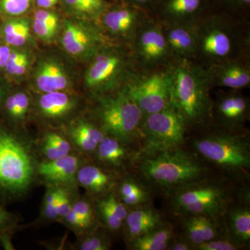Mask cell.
I'll use <instances>...</instances> for the list:
<instances>
[{
    "mask_svg": "<svg viewBox=\"0 0 250 250\" xmlns=\"http://www.w3.org/2000/svg\"><path fill=\"white\" fill-rule=\"evenodd\" d=\"M139 172L149 185L172 192L176 189L207 177V166L196 156L181 147L143 153Z\"/></svg>",
    "mask_w": 250,
    "mask_h": 250,
    "instance_id": "3",
    "label": "cell"
},
{
    "mask_svg": "<svg viewBox=\"0 0 250 250\" xmlns=\"http://www.w3.org/2000/svg\"><path fill=\"white\" fill-rule=\"evenodd\" d=\"M38 88L45 93L60 91L68 85L67 78L62 67L54 62H45L36 75Z\"/></svg>",
    "mask_w": 250,
    "mask_h": 250,
    "instance_id": "22",
    "label": "cell"
},
{
    "mask_svg": "<svg viewBox=\"0 0 250 250\" xmlns=\"http://www.w3.org/2000/svg\"><path fill=\"white\" fill-rule=\"evenodd\" d=\"M100 202L106 206L118 218L121 219L122 221L125 222L129 211L126 208V206H125L121 200L117 198L113 194H108L102 199Z\"/></svg>",
    "mask_w": 250,
    "mask_h": 250,
    "instance_id": "36",
    "label": "cell"
},
{
    "mask_svg": "<svg viewBox=\"0 0 250 250\" xmlns=\"http://www.w3.org/2000/svg\"><path fill=\"white\" fill-rule=\"evenodd\" d=\"M78 167V159L76 156L68 154L55 160L39 164L37 172L49 183H69L77 175Z\"/></svg>",
    "mask_w": 250,
    "mask_h": 250,
    "instance_id": "17",
    "label": "cell"
},
{
    "mask_svg": "<svg viewBox=\"0 0 250 250\" xmlns=\"http://www.w3.org/2000/svg\"><path fill=\"white\" fill-rule=\"evenodd\" d=\"M124 90L144 116L164 109L170 104V77L166 67L141 72L126 83Z\"/></svg>",
    "mask_w": 250,
    "mask_h": 250,
    "instance_id": "9",
    "label": "cell"
},
{
    "mask_svg": "<svg viewBox=\"0 0 250 250\" xmlns=\"http://www.w3.org/2000/svg\"><path fill=\"white\" fill-rule=\"evenodd\" d=\"M39 104L41 113L49 118H62L70 113L75 105L69 95L60 91L45 93Z\"/></svg>",
    "mask_w": 250,
    "mask_h": 250,
    "instance_id": "25",
    "label": "cell"
},
{
    "mask_svg": "<svg viewBox=\"0 0 250 250\" xmlns=\"http://www.w3.org/2000/svg\"><path fill=\"white\" fill-rule=\"evenodd\" d=\"M34 160L29 147L0 122V201L22 195L34 179Z\"/></svg>",
    "mask_w": 250,
    "mask_h": 250,
    "instance_id": "4",
    "label": "cell"
},
{
    "mask_svg": "<svg viewBox=\"0 0 250 250\" xmlns=\"http://www.w3.org/2000/svg\"><path fill=\"white\" fill-rule=\"evenodd\" d=\"M241 248L236 242L231 238L228 239H222V238H215L209 241L205 242L201 244L193 246L192 250H236Z\"/></svg>",
    "mask_w": 250,
    "mask_h": 250,
    "instance_id": "32",
    "label": "cell"
},
{
    "mask_svg": "<svg viewBox=\"0 0 250 250\" xmlns=\"http://www.w3.org/2000/svg\"><path fill=\"white\" fill-rule=\"evenodd\" d=\"M59 2L61 0H35V4L39 9H50Z\"/></svg>",
    "mask_w": 250,
    "mask_h": 250,
    "instance_id": "51",
    "label": "cell"
},
{
    "mask_svg": "<svg viewBox=\"0 0 250 250\" xmlns=\"http://www.w3.org/2000/svg\"><path fill=\"white\" fill-rule=\"evenodd\" d=\"M110 246L106 237L100 234H92L83 238L79 245L82 250H107Z\"/></svg>",
    "mask_w": 250,
    "mask_h": 250,
    "instance_id": "35",
    "label": "cell"
},
{
    "mask_svg": "<svg viewBox=\"0 0 250 250\" xmlns=\"http://www.w3.org/2000/svg\"><path fill=\"white\" fill-rule=\"evenodd\" d=\"M130 62L126 56L116 50H105L96 56L85 75V83L90 88L106 89L113 86L124 74L136 75L139 72H128Z\"/></svg>",
    "mask_w": 250,
    "mask_h": 250,
    "instance_id": "11",
    "label": "cell"
},
{
    "mask_svg": "<svg viewBox=\"0 0 250 250\" xmlns=\"http://www.w3.org/2000/svg\"><path fill=\"white\" fill-rule=\"evenodd\" d=\"M125 143L112 136H105L96 149L98 159L112 167H121L129 157Z\"/></svg>",
    "mask_w": 250,
    "mask_h": 250,
    "instance_id": "23",
    "label": "cell"
},
{
    "mask_svg": "<svg viewBox=\"0 0 250 250\" xmlns=\"http://www.w3.org/2000/svg\"><path fill=\"white\" fill-rule=\"evenodd\" d=\"M29 100L25 93H16L5 98L1 108L5 116L12 122L22 121L29 109Z\"/></svg>",
    "mask_w": 250,
    "mask_h": 250,
    "instance_id": "28",
    "label": "cell"
},
{
    "mask_svg": "<svg viewBox=\"0 0 250 250\" xmlns=\"http://www.w3.org/2000/svg\"><path fill=\"white\" fill-rule=\"evenodd\" d=\"M121 201L126 207H139L147 203L149 196L147 190L133 179H126L119 187Z\"/></svg>",
    "mask_w": 250,
    "mask_h": 250,
    "instance_id": "27",
    "label": "cell"
},
{
    "mask_svg": "<svg viewBox=\"0 0 250 250\" xmlns=\"http://www.w3.org/2000/svg\"><path fill=\"white\" fill-rule=\"evenodd\" d=\"M16 222L14 215L0 205V232L5 230L14 229Z\"/></svg>",
    "mask_w": 250,
    "mask_h": 250,
    "instance_id": "44",
    "label": "cell"
},
{
    "mask_svg": "<svg viewBox=\"0 0 250 250\" xmlns=\"http://www.w3.org/2000/svg\"><path fill=\"white\" fill-rule=\"evenodd\" d=\"M231 238L242 246L250 241V208L248 205L229 206L225 212Z\"/></svg>",
    "mask_w": 250,
    "mask_h": 250,
    "instance_id": "18",
    "label": "cell"
},
{
    "mask_svg": "<svg viewBox=\"0 0 250 250\" xmlns=\"http://www.w3.org/2000/svg\"><path fill=\"white\" fill-rule=\"evenodd\" d=\"M197 24H162L172 60H195Z\"/></svg>",
    "mask_w": 250,
    "mask_h": 250,
    "instance_id": "16",
    "label": "cell"
},
{
    "mask_svg": "<svg viewBox=\"0 0 250 250\" xmlns=\"http://www.w3.org/2000/svg\"><path fill=\"white\" fill-rule=\"evenodd\" d=\"M11 231H13V229L5 230L0 232V243L3 248L6 250H14V247L11 242V237H12Z\"/></svg>",
    "mask_w": 250,
    "mask_h": 250,
    "instance_id": "49",
    "label": "cell"
},
{
    "mask_svg": "<svg viewBox=\"0 0 250 250\" xmlns=\"http://www.w3.org/2000/svg\"><path fill=\"white\" fill-rule=\"evenodd\" d=\"M5 98H6V95H5L4 94V87L0 83V108H1V105H2Z\"/></svg>",
    "mask_w": 250,
    "mask_h": 250,
    "instance_id": "53",
    "label": "cell"
},
{
    "mask_svg": "<svg viewBox=\"0 0 250 250\" xmlns=\"http://www.w3.org/2000/svg\"><path fill=\"white\" fill-rule=\"evenodd\" d=\"M212 11L210 0H159L151 16L162 24H197Z\"/></svg>",
    "mask_w": 250,
    "mask_h": 250,
    "instance_id": "12",
    "label": "cell"
},
{
    "mask_svg": "<svg viewBox=\"0 0 250 250\" xmlns=\"http://www.w3.org/2000/svg\"><path fill=\"white\" fill-rule=\"evenodd\" d=\"M170 250H192V245L187 238H172L169 244L168 249Z\"/></svg>",
    "mask_w": 250,
    "mask_h": 250,
    "instance_id": "48",
    "label": "cell"
},
{
    "mask_svg": "<svg viewBox=\"0 0 250 250\" xmlns=\"http://www.w3.org/2000/svg\"><path fill=\"white\" fill-rule=\"evenodd\" d=\"M98 209L100 218L108 229L113 231L121 229L123 221L118 218L113 212L108 209L107 207L100 201L98 202Z\"/></svg>",
    "mask_w": 250,
    "mask_h": 250,
    "instance_id": "37",
    "label": "cell"
},
{
    "mask_svg": "<svg viewBox=\"0 0 250 250\" xmlns=\"http://www.w3.org/2000/svg\"><path fill=\"white\" fill-rule=\"evenodd\" d=\"M59 188H52L46 192L43 201L44 216L47 220L57 218V203H58Z\"/></svg>",
    "mask_w": 250,
    "mask_h": 250,
    "instance_id": "33",
    "label": "cell"
},
{
    "mask_svg": "<svg viewBox=\"0 0 250 250\" xmlns=\"http://www.w3.org/2000/svg\"><path fill=\"white\" fill-rule=\"evenodd\" d=\"M195 216L197 225L201 231L204 243L218 238L219 228L217 220L203 216V215H195Z\"/></svg>",
    "mask_w": 250,
    "mask_h": 250,
    "instance_id": "31",
    "label": "cell"
},
{
    "mask_svg": "<svg viewBox=\"0 0 250 250\" xmlns=\"http://www.w3.org/2000/svg\"><path fill=\"white\" fill-rule=\"evenodd\" d=\"M170 77V104L188 126L205 124L212 118L209 69L195 60L173 59L166 66Z\"/></svg>",
    "mask_w": 250,
    "mask_h": 250,
    "instance_id": "2",
    "label": "cell"
},
{
    "mask_svg": "<svg viewBox=\"0 0 250 250\" xmlns=\"http://www.w3.org/2000/svg\"><path fill=\"white\" fill-rule=\"evenodd\" d=\"M29 36V28L28 23L17 32L11 35L4 36L5 43L9 46H21L24 45Z\"/></svg>",
    "mask_w": 250,
    "mask_h": 250,
    "instance_id": "39",
    "label": "cell"
},
{
    "mask_svg": "<svg viewBox=\"0 0 250 250\" xmlns=\"http://www.w3.org/2000/svg\"><path fill=\"white\" fill-rule=\"evenodd\" d=\"M206 178L171 192L174 209L184 215H203L215 220L225 215L231 203L229 189Z\"/></svg>",
    "mask_w": 250,
    "mask_h": 250,
    "instance_id": "6",
    "label": "cell"
},
{
    "mask_svg": "<svg viewBox=\"0 0 250 250\" xmlns=\"http://www.w3.org/2000/svg\"><path fill=\"white\" fill-rule=\"evenodd\" d=\"M79 183L91 193L104 195L116 182L115 176L111 172L95 166H85L77 171Z\"/></svg>",
    "mask_w": 250,
    "mask_h": 250,
    "instance_id": "19",
    "label": "cell"
},
{
    "mask_svg": "<svg viewBox=\"0 0 250 250\" xmlns=\"http://www.w3.org/2000/svg\"><path fill=\"white\" fill-rule=\"evenodd\" d=\"M132 42L133 57L142 72L164 68L172 60L163 24L152 16L138 29Z\"/></svg>",
    "mask_w": 250,
    "mask_h": 250,
    "instance_id": "10",
    "label": "cell"
},
{
    "mask_svg": "<svg viewBox=\"0 0 250 250\" xmlns=\"http://www.w3.org/2000/svg\"><path fill=\"white\" fill-rule=\"evenodd\" d=\"M42 152L49 161L55 160L59 158L65 156L52 143L45 141V140L44 141L43 146H42Z\"/></svg>",
    "mask_w": 250,
    "mask_h": 250,
    "instance_id": "47",
    "label": "cell"
},
{
    "mask_svg": "<svg viewBox=\"0 0 250 250\" xmlns=\"http://www.w3.org/2000/svg\"><path fill=\"white\" fill-rule=\"evenodd\" d=\"M213 11H222L248 21L250 0H210Z\"/></svg>",
    "mask_w": 250,
    "mask_h": 250,
    "instance_id": "29",
    "label": "cell"
},
{
    "mask_svg": "<svg viewBox=\"0 0 250 250\" xmlns=\"http://www.w3.org/2000/svg\"><path fill=\"white\" fill-rule=\"evenodd\" d=\"M72 208L82 220L85 228H89L93 225V209L90 203L85 200H79L73 204Z\"/></svg>",
    "mask_w": 250,
    "mask_h": 250,
    "instance_id": "34",
    "label": "cell"
},
{
    "mask_svg": "<svg viewBox=\"0 0 250 250\" xmlns=\"http://www.w3.org/2000/svg\"><path fill=\"white\" fill-rule=\"evenodd\" d=\"M159 0H121V2L143 10L151 16Z\"/></svg>",
    "mask_w": 250,
    "mask_h": 250,
    "instance_id": "42",
    "label": "cell"
},
{
    "mask_svg": "<svg viewBox=\"0 0 250 250\" xmlns=\"http://www.w3.org/2000/svg\"><path fill=\"white\" fill-rule=\"evenodd\" d=\"M106 134L103 129L86 122H80L72 126L70 130L72 142L81 150L92 152L96 150Z\"/></svg>",
    "mask_w": 250,
    "mask_h": 250,
    "instance_id": "21",
    "label": "cell"
},
{
    "mask_svg": "<svg viewBox=\"0 0 250 250\" xmlns=\"http://www.w3.org/2000/svg\"><path fill=\"white\" fill-rule=\"evenodd\" d=\"M188 126L183 116L170 104L160 111L146 115L141 128L145 139L143 153L181 147Z\"/></svg>",
    "mask_w": 250,
    "mask_h": 250,
    "instance_id": "7",
    "label": "cell"
},
{
    "mask_svg": "<svg viewBox=\"0 0 250 250\" xmlns=\"http://www.w3.org/2000/svg\"><path fill=\"white\" fill-rule=\"evenodd\" d=\"M93 36L83 28L67 22L62 36V43L64 48L72 55L83 54L95 45Z\"/></svg>",
    "mask_w": 250,
    "mask_h": 250,
    "instance_id": "26",
    "label": "cell"
},
{
    "mask_svg": "<svg viewBox=\"0 0 250 250\" xmlns=\"http://www.w3.org/2000/svg\"><path fill=\"white\" fill-rule=\"evenodd\" d=\"M26 54L21 53V52H12L10 54L9 58L6 62L4 70L10 75H15L16 69L18 68L20 62Z\"/></svg>",
    "mask_w": 250,
    "mask_h": 250,
    "instance_id": "45",
    "label": "cell"
},
{
    "mask_svg": "<svg viewBox=\"0 0 250 250\" xmlns=\"http://www.w3.org/2000/svg\"><path fill=\"white\" fill-rule=\"evenodd\" d=\"M27 65L28 59L27 55H25L23 57L21 62H20L18 68L16 69V71L15 72V75H16V76H21V75H24V72H25L26 70H27Z\"/></svg>",
    "mask_w": 250,
    "mask_h": 250,
    "instance_id": "52",
    "label": "cell"
},
{
    "mask_svg": "<svg viewBox=\"0 0 250 250\" xmlns=\"http://www.w3.org/2000/svg\"><path fill=\"white\" fill-rule=\"evenodd\" d=\"M67 225L75 230H83L86 229L82 220L77 216L72 208L62 218Z\"/></svg>",
    "mask_w": 250,
    "mask_h": 250,
    "instance_id": "46",
    "label": "cell"
},
{
    "mask_svg": "<svg viewBox=\"0 0 250 250\" xmlns=\"http://www.w3.org/2000/svg\"><path fill=\"white\" fill-rule=\"evenodd\" d=\"M241 90H229L219 94L213 102L212 118L228 131H234L249 119V99Z\"/></svg>",
    "mask_w": 250,
    "mask_h": 250,
    "instance_id": "13",
    "label": "cell"
},
{
    "mask_svg": "<svg viewBox=\"0 0 250 250\" xmlns=\"http://www.w3.org/2000/svg\"><path fill=\"white\" fill-rule=\"evenodd\" d=\"M35 0H0V15L16 17L27 13Z\"/></svg>",
    "mask_w": 250,
    "mask_h": 250,
    "instance_id": "30",
    "label": "cell"
},
{
    "mask_svg": "<svg viewBox=\"0 0 250 250\" xmlns=\"http://www.w3.org/2000/svg\"><path fill=\"white\" fill-rule=\"evenodd\" d=\"M45 141L52 143L64 156L68 155L71 150V146L66 139L56 133H48L45 135Z\"/></svg>",
    "mask_w": 250,
    "mask_h": 250,
    "instance_id": "40",
    "label": "cell"
},
{
    "mask_svg": "<svg viewBox=\"0 0 250 250\" xmlns=\"http://www.w3.org/2000/svg\"><path fill=\"white\" fill-rule=\"evenodd\" d=\"M250 62V57H246L208 67L212 88L242 90L249 87Z\"/></svg>",
    "mask_w": 250,
    "mask_h": 250,
    "instance_id": "15",
    "label": "cell"
},
{
    "mask_svg": "<svg viewBox=\"0 0 250 250\" xmlns=\"http://www.w3.org/2000/svg\"><path fill=\"white\" fill-rule=\"evenodd\" d=\"M99 116L105 134L126 143L141 131L144 114L128 96L124 88L121 93L102 101Z\"/></svg>",
    "mask_w": 250,
    "mask_h": 250,
    "instance_id": "8",
    "label": "cell"
},
{
    "mask_svg": "<svg viewBox=\"0 0 250 250\" xmlns=\"http://www.w3.org/2000/svg\"><path fill=\"white\" fill-rule=\"evenodd\" d=\"M11 51L12 50L10 48L9 45L6 44L5 45L0 44V70H4V67L9 58Z\"/></svg>",
    "mask_w": 250,
    "mask_h": 250,
    "instance_id": "50",
    "label": "cell"
},
{
    "mask_svg": "<svg viewBox=\"0 0 250 250\" xmlns=\"http://www.w3.org/2000/svg\"><path fill=\"white\" fill-rule=\"evenodd\" d=\"M174 238L173 229L162 225L132 241L131 249L135 250H166Z\"/></svg>",
    "mask_w": 250,
    "mask_h": 250,
    "instance_id": "24",
    "label": "cell"
},
{
    "mask_svg": "<svg viewBox=\"0 0 250 250\" xmlns=\"http://www.w3.org/2000/svg\"><path fill=\"white\" fill-rule=\"evenodd\" d=\"M194 148L202 159L219 168L248 175L250 169L249 141L232 131L210 133L194 141Z\"/></svg>",
    "mask_w": 250,
    "mask_h": 250,
    "instance_id": "5",
    "label": "cell"
},
{
    "mask_svg": "<svg viewBox=\"0 0 250 250\" xmlns=\"http://www.w3.org/2000/svg\"><path fill=\"white\" fill-rule=\"evenodd\" d=\"M34 19L38 20L41 22L45 23V24L54 28H57V29L58 27V16L54 11H50L49 9H38L36 11L35 15H34Z\"/></svg>",
    "mask_w": 250,
    "mask_h": 250,
    "instance_id": "41",
    "label": "cell"
},
{
    "mask_svg": "<svg viewBox=\"0 0 250 250\" xmlns=\"http://www.w3.org/2000/svg\"><path fill=\"white\" fill-rule=\"evenodd\" d=\"M125 222L128 235L132 241L164 225L160 214L149 208L131 210L128 213Z\"/></svg>",
    "mask_w": 250,
    "mask_h": 250,
    "instance_id": "20",
    "label": "cell"
},
{
    "mask_svg": "<svg viewBox=\"0 0 250 250\" xmlns=\"http://www.w3.org/2000/svg\"><path fill=\"white\" fill-rule=\"evenodd\" d=\"M103 22L108 31L115 35L134 40L138 29L149 15L143 10L124 4H112L104 13Z\"/></svg>",
    "mask_w": 250,
    "mask_h": 250,
    "instance_id": "14",
    "label": "cell"
},
{
    "mask_svg": "<svg viewBox=\"0 0 250 250\" xmlns=\"http://www.w3.org/2000/svg\"><path fill=\"white\" fill-rule=\"evenodd\" d=\"M33 29L37 36L42 39H51L57 31V28L49 26L36 19H34L33 22Z\"/></svg>",
    "mask_w": 250,
    "mask_h": 250,
    "instance_id": "43",
    "label": "cell"
},
{
    "mask_svg": "<svg viewBox=\"0 0 250 250\" xmlns=\"http://www.w3.org/2000/svg\"><path fill=\"white\" fill-rule=\"evenodd\" d=\"M73 204L72 203L71 195L68 190L59 188L58 203H57V218H63L71 209Z\"/></svg>",
    "mask_w": 250,
    "mask_h": 250,
    "instance_id": "38",
    "label": "cell"
},
{
    "mask_svg": "<svg viewBox=\"0 0 250 250\" xmlns=\"http://www.w3.org/2000/svg\"><path fill=\"white\" fill-rule=\"evenodd\" d=\"M248 21L212 11L196 24L195 61L210 67L250 57Z\"/></svg>",
    "mask_w": 250,
    "mask_h": 250,
    "instance_id": "1",
    "label": "cell"
}]
</instances>
